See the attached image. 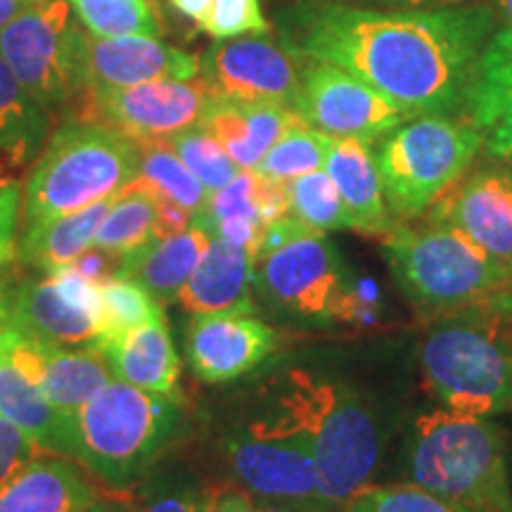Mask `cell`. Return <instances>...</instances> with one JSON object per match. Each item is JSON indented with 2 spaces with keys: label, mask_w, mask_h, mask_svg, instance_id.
Returning <instances> with one entry per match:
<instances>
[{
  "label": "cell",
  "mask_w": 512,
  "mask_h": 512,
  "mask_svg": "<svg viewBox=\"0 0 512 512\" xmlns=\"http://www.w3.org/2000/svg\"><path fill=\"white\" fill-rule=\"evenodd\" d=\"M491 29L486 5L375 10L304 0L280 15L287 50L354 74L411 119L465 105Z\"/></svg>",
  "instance_id": "1"
},
{
  "label": "cell",
  "mask_w": 512,
  "mask_h": 512,
  "mask_svg": "<svg viewBox=\"0 0 512 512\" xmlns=\"http://www.w3.org/2000/svg\"><path fill=\"white\" fill-rule=\"evenodd\" d=\"M181 427L176 399L112 380L74 413L72 460L112 494H126L152 475Z\"/></svg>",
  "instance_id": "2"
},
{
  "label": "cell",
  "mask_w": 512,
  "mask_h": 512,
  "mask_svg": "<svg viewBox=\"0 0 512 512\" xmlns=\"http://www.w3.org/2000/svg\"><path fill=\"white\" fill-rule=\"evenodd\" d=\"M411 484L456 512H512L503 437L482 415L437 408L413 425Z\"/></svg>",
  "instance_id": "3"
},
{
  "label": "cell",
  "mask_w": 512,
  "mask_h": 512,
  "mask_svg": "<svg viewBox=\"0 0 512 512\" xmlns=\"http://www.w3.org/2000/svg\"><path fill=\"white\" fill-rule=\"evenodd\" d=\"M138 171L140 147L126 133L105 121L64 124L29 171L22 197L24 233L119 195Z\"/></svg>",
  "instance_id": "4"
},
{
  "label": "cell",
  "mask_w": 512,
  "mask_h": 512,
  "mask_svg": "<svg viewBox=\"0 0 512 512\" xmlns=\"http://www.w3.org/2000/svg\"><path fill=\"white\" fill-rule=\"evenodd\" d=\"M275 413L309 441L318 489L330 512H339L380 463V434L361 399L342 384L294 370Z\"/></svg>",
  "instance_id": "5"
},
{
  "label": "cell",
  "mask_w": 512,
  "mask_h": 512,
  "mask_svg": "<svg viewBox=\"0 0 512 512\" xmlns=\"http://www.w3.org/2000/svg\"><path fill=\"white\" fill-rule=\"evenodd\" d=\"M382 245L401 290L415 306L434 313L489 309L510 280L508 268L441 223H396Z\"/></svg>",
  "instance_id": "6"
},
{
  "label": "cell",
  "mask_w": 512,
  "mask_h": 512,
  "mask_svg": "<svg viewBox=\"0 0 512 512\" xmlns=\"http://www.w3.org/2000/svg\"><path fill=\"white\" fill-rule=\"evenodd\" d=\"M482 145L475 121H453L444 114L408 119L387 133L375 157L394 219L411 221L425 214L467 174Z\"/></svg>",
  "instance_id": "7"
},
{
  "label": "cell",
  "mask_w": 512,
  "mask_h": 512,
  "mask_svg": "<svg viewBox=\"0 0 512 512\" xmlns=\"http://www.w3.org/2000/svg\"><path fill=\"white\" fill-rule=\"evenodd\" d=\"M0 57L46 112L88 91V36L69 0H36L0 29Z\"/></svg>",
  "instance_id": "8"
},
{
  "label": "cell",
  "mask_w": 512,
  "mask_h": 512,
  "mask_svg": "<svg viewBox=\"0 0 512 512\" xmlns=\"http://www.w3.org/2000/svg\"><path fill=\"white\" fill-rule=\"evenodd\" d=\"M420 363L444 408L482 418L512 408V344L494 325L437 328L422 344Z\"/></svg>",
  "instance_id": "9"
},
{
  "label": "cell",
  "mask_w": 512,
  "mask_h": 512,
  "mask_svg": "<svg viewBox=\"0 0 512 512\" xmlns=\"http://www.w3.org/2000/svg\"><path fill=\"white\" fill-rule=\"evenodd\" d=\"M254 273L261 297L294 318H349L356 311L337 249L320 230H306L259 256Z\"/></svg>",
  "instance_id": "10"
},
{
  "label": "cell",
  "mask_w": 512,
  "mask_h": 512,
  "mask_svg": "<svg viewBox=\"0 0 512 512\" xmlns=\"http://www.w3.org/2000/svg\"><path fill=\"white\" fill-rule=\"evenodd\" d=\"M223 448L230 472L254 498L330 512L320 496L309 441L280 413L230 434Z\"/></svg>",
  "instance_id": "11"
},
{
  "label": "cell",
  "mask_w": 512,
  "mask_h": 512,
  "mask_svg": "<svg viewBox=\"0 0 512 512\" xmlns=\"http://www.w3.org/2000/svg\"><path fill=\"white\" fill-rule=\"evenodd\" d=\"M8 328L29 332L64 349H98L107 335L100 285L74 268L24 280L15 287Z\"/></svg>",
  "instance_id": "12"
},
{
  "label": "cell",
  "mask_w": 512,
  "mask_h": 512,
  "mask_svg": "<svg viewBox=\"0 0 512 512\" xmlns=\"http://www.w3.org/2000/svg\"><path fill=\"white\" fill-rule=\"evenodd\" d=\"M292 110L306 126L330 138H358L373 143L403 121L406 112L377 93L366 81L328 62L306 60L302 86Z\"/></svg>",
  "instance_id": "13"
},
{
  "label": "cell",
  "mask_w": 512,
  "mask_h": 512,
  "mask_svg": "<svg viewBox=\"0 0 512 512\" xmlns=\"http://www.w3.org/2000/svg\"><path fill=\"white\" fill-rule=\"evenodd\" d=\"M299 60L266 34L221 38L204 53L200 76L214 98L292 107L304 74Z\"/></svg>",
  "instance_id": "14"
},
{
  "label": "cell",
  "mask_w": 512,
  "mask_h": 512,
  "mask_svg": "<svg viewBox=\"0 0 512 512\" xmlns=\"http://www.w3.org/2000/svg\"><path fill=\"white\" fill-rule=\"evenodd\" d=\"M211 98L214 95L202 76L183 81H147L93 93L95 110L102 121L136 143L169 140L185 128L197 126Z\"/></svg>",
  "instance_id": "15"
},
{
  "label": "cell",
  "mask_w": 512,
  "mask_h": 512,
  "mask_svg": "<svg viewBox=\"0 0 512 512\" xmlns=\"http://www.w3.org/2000/svg\"><path fill=\"white\" fill-rule=\"evenodd\" d=\"M425 221L458 230L484 254L512 273V174L479 169L451 185L430 209Z\"/></svg>",
  "instance_id": "16"
},
{
  "label": "cell",
  "mask_w": 512,
  "mask_h": 512,
  "mask_svg": "<svg viewBox=\"0 0 512 512\" xmlns=\"http://www.w3.org/2000/svg\"><path fill=\"white\" fill-rule=\"evenodd\" d=\"M0 351L64 413H76L114 380L98 349H64L43 337L8 328L0 330Z\"/></svg>",
  "instance_id": "17"
},
{
  "label": "cell",
  "mask_w": 512,
  "mask_h": 512,
  "mask_svg": "<svg viewBox=\"0 0 512 512\" xmlns=\"http://www.w3.org/2000/svg\"><path fill=\"white\" fill-rule=\"evenodd\" d=\"M185 347L192 373L219 384L264 363L278 347V335L249 313H209L190 320Z\"/></svg>",
  "instance_id": "18"
},
{
  "label": "cell",
  "mask_w": 512,
  "mask_h": 512,
  "mask_svg": "<svg viewBox=\"0 0 512 512\" xmlns=\"http://www.w3.org/2000/svg\"><path fill=\"white\" fill-rule=\"evenodd\" d=\"M200 60L157 36H88V91L128 88L147 81L195 79Z\"/></svg>",
  "instance_id": "19"
},
{
  "label": "cell",
  "mask_w": 512,
  "mask_h": 512,
  "mask_svg": "<svg viewBox=\"0 0 512 512\" xmlns=\"http://www.w3.org/2000/svg\"><path fill=\"white\" fill-rule=\"evenodd\" d=\"M102 496L76 460L38 453L0 486V512H81Z\"/></svg>",
  "instance_id": "20"
},
{
  "label": "cell",
  "mask_w": 512,
  "mask_h": 512,
  "mask_svg": "<svg viewBox=\"0 0 512 512\" xmlns=\"http://www.w3.org/2000/svg\"><path fill=\"white\" fill-rule=\"evenodd\" d=\"M98 351L110 366L114 380L171 399L178 396L183 366L166 316L131 330L107 332L100 339Z\"/></svg>",
  "instance_id": "21"
},
{
  "label": "cell",
  "mask_w": 512,
  "mask_h": 512,
  "mask_svg": "<svg viewBox=\"0 0 512 512\" xmlns=\"http://www.w3.org/2000/svg\"><path fill=\"white\" fill-rule=\"evenodd\" d=\"M254 259L233 242L211 235L202 261L178 292V302L195 316L209 313H252L254 304Z\"/></svg>",
  "instance_id": "22"
},
{
  "label": "cell",
  "mask_w": 512,
  "mask_h": 512,
  "mask_svg": "<svg viewBox=\"0 0 512 512\" xmlns=\"http://www.w3.org/2000/svg\"><path fill=\"white\" fill-rule=\"evenodd\" d=\"M323 169L342 197L349 228L384 238L396 226L384 200L380 166L370 143L358 138H332Z\"/></svg>",
  "instance_id": "23"
},
{
  "label": "cell",
  "mask_w": 512,
  "mask_h": 512,
  "mask_svg": "<svg viewBox=\"0 0 512 512\" xmlns=\"http://www.w3.org/2000/svg\"><path fill=\"white\" fill-rule=\"evenodd\" d=\"M302 124L299 114L285 105H249L211 98L200 126L226 147L240 171L256 169L266 152L292 126Z\"/></svg>",
  "instance_id": "24"
},
{
  "label": "cell",
  "mask_w": 512,
  "mask_h": 512,
  "mask_svg": "<svg viewBox=\"0 0 512 512\" xmlns=\"http://www.w3.org/2000/svg\"><path fill=\"white\" fill-rule=\"evenodd\" d=\"M472 121L482 131L489 155L512 157V31L501 29L479 55L470 88Z\"/></svg>",
  "instance_id": "25"
},
{
  "label": "cell",
  "mask_w": 512,
  "mask_h": 512,
  "mask_svg": "<svg viewBox=\"0 0 512 512\" xmlns=\"http://www.w3.org/2000/svg\"><path fill=\"white\" fill-rule=\"evenodd\" d=\"M209 242V230L192 223L183 233L152 240L150 245L121 256L117 278L136 280L157 302H171L202 261Z\"/></svg>",
  "instance_id": "26"
},
{
  "label": "cell",
  "mask_w": 512,
  "mask_h": 512,
  "mask_svg": "<svg viewBox=\"0 0 512 512\" xmlns=\"http://www.w3.org/2000/svg\"><path fill=\"white\" fill-rule=\"evenodd\" d=\"M0 413L46 453L72 458L74 413H64L0 351Z\"/></svg>",
  "instance_id": "27"
},
{
  "label": "cell",
  "mask_w": 512,
  "mask_h": 512,
  "mask_svg": "<svg viewBox=\"0 0 512 512\" xmlns=\"http://www.w3.org/2000/svg\"><path fill=\"white\" fill-rule=\"evenodd\" d=\"M48 136V112L29 98L0 57V185L19 183Z\"/></svg>",
  "instance_id": "28"
},
{
  "label": "cell",
  "mask_w": 512,
  "mask_h": 512,
  "mask_svg": "<svg viewBox=\"0 0 512 512\" xmlns=\"http://www.w3.org/2000/svg\"><path fill=\"white\" fill-rule=\"evenodd\" d=\"M119 195L105 197L91 207L74 211V214H64L60 219L43 223L41 228L31 230V233H24L19 238L17 259L41 268L43 273H57L72 266L76 256L93 245L102 219L112 209V204L119 200Z\"/></svg>",
  "instance_id": "29"
},
{
  "label": "cell",
  "mask_w": 512,
  "mask_h": 512,
  "mask_svg": "<svg viewBox=\"0 0 512 512\" xmlns=\"http://www.w3.org/2000/svg\"><path fill=\"white\" fill-rule=\"evenodd\" d=\"M152 240H157V192L136 176L102 219L93 247L126 256Z\"/></svg>",
  "instance_id": "30"
},
{
  "label": "cell",
  "mask_w": 512,
  "mask_h": 512,
  "mask_svg": "<svg viewBox=\"0 0 512 512\" xmlns=\"http://www.w3.org/2000/svg\"><path fill=\"white\" fill-rule=\"evenodd\" d=\"M140 147L138 176L152 185L159 195L169 197L185 207L195 219L207 207L211 192L192 176V171L181 162L169 140H145Z\"/></svg>",
  "instance_id": "31"
},
{
  "label": "cell",
  "mask_w": 512,
  "mask_h": 512,
  "mask_svg": "<svg viewBox=\"0 0 512 512\" xmlns=\"http://www.w3.org/2000/svg\"><path fill=\"white\" fill-rule=\"evenodd\" d=\"M81 27L93 38L162 34L152 0H69Z\"/></svg>",
  "instance_id": "32"
},
{
  "label": "cell",
  "mask_w": 512,
  "mask_h": 512,
  "mask_svg": "<svg viewBox=\"0 0 512 512\" xmlns=\"http://www.w3.org/2000/svg\"><path fill=\"white\" fill-rule=\"evenodd\" d=\"M214 494L183 472H164L126 491L124 505L126 512H211Z\"/></svg>",
  "instance_id": "33"
},
{
  "label": "cell",
  "mask_w": 512,
  "mask_h": 512,
  "mask_svg": "<svg viewBox=\"0 0 512 512\" xmlns=\"http://www.w3.org/2000/svg\"><path fill=\"white\" fill-rule=\"evenodd\" d=\"M330 143V136L302 121L278 138V143L266 152V157L256 164L254 171L264 178L290 183L294 178L323 169Z\"/></svg>",
  "instance_id": "34"
},
{
  "label": "cell",
  "mask_w": 512,
  "mask_h": 512,
  "mask_svg": "<svg viewBox=\"0 0 512 512\" xmlns=\"http://www.w3.org/2000/svg\"><path fill=\"white\" fill-rule=\"evenodd\" d=\"M287 188H290L292 216H297L306 226L320 230V233L349 228L347 209H344L342 197L325 169L294 178L287 183Z\"/></svg>",
  "instance_id": "35"
},
{
  "label": "cell",
  "mask_w": 512,
  "mask_h": 512,
  "mask_svg": "<svg viewBox=\"0 0 512 512\" xmlns=\"http://www.w3.org/2000/svg\"><path fill=\"white\" fill-rule=\"evenodd\" d=\"M169 143L181 157V162L192 171V176L209 192L223 188L238 176V164L230 159L226 147L200 124L171 136Z\"/></svg>",
  "instance_id": "36"
},
{
  "label": "cell",
  "mask_w": 512,
  "mask_h": 512,
  "mask_svg": "<svg viewBox=\"0 0 512 512\" xmlns=\"http://www.w3.org/2000/svg\"><path fill=\"white\" fill-rule=\"evenodd\" d=\"M105 302L107 332L138 328L150 320L164 318L162 302H157L143 285L131 278H110L100 285Z\"/></svg>",
  "instance_id": "37"
},
{
  "label": "cell",
  "mask_w": 512,
  "mask_h": 512,
  "mask_svg": "<svg viewBox=\"0 0 512 512\" xmlns=\"http://www.w3.org/2000/svg\"><path fill=\"white\" fill-rule=\"evenodd\" d=\"M339 512H456L430 491L415 484L375 486L368 484L356 491Z\"/></svg>",
  "instance_id": "38"
},
{
  "label": "cell",
  "mask_w": 512,
  "mask_h": 512,
  "mask_svg": "<svg viewBox=\"0 0 512 512\" xmlns=\"http://www.w3.org/2000/svg\"><path fill=\"white\" fill-rule=\"evenodd\" d=\"M214 41L252 34H268V19L259 0H214L200 27Z\"/></svg>",
  "instance_id": "39"
},
{
  "label": "cell",
  "mask_w": 512,
  "mask_h": 512,
  "mask_svg": "<svg viewBox=\"0 0 512 512\" xmlns=\"http://www.w3.org/2000/svg\"><path fill=\"white\" fill-rule=\"evenodd\" d=\"M41 451L27 434L0 413V486L15 475L22 465H27L31 458H36Z\"/></svg>",
  "instance_id": "40"
},
{
  "label": "cell",
  "mask_w": 512,
  "mask_h": 512,
  "mask_svg": "<svg viewBox=\"0 0 512 512\" xmlns=\"http://www.w3.org/2000/svg\"><path fill=\"white\" fill-rule=\"evenodd\" d=\"M19 209H22L19 183L0 185V268L17 259Z\"/></svg>",
  "instance_id": "41"
},
{
  "label": "cell",
  "mask_w": 512,
  "mask_h": 512,
  "mask_svg": "<svg viewBox=\"0 0 512 512\" xmlns=\"http://www.w3.org/2000/svg\"><path fill=\"white\" fill-rule=\"evenodd\" d=\"M119 266H121L119 254H112V252H107V249L91 245L86 252H81L79 256H76L74 264L67 268H74V271L83 275V278L93 280L95 285H102V283H107L110 278H117Z\"/></svg>",
  "instance_id": "42"
},
{
  "label": "cell",
  "mask_w": 512,
  "mask_h": 512,
  "mask_svg": "<svg viewBox=\"0 0 512 512\" xmlns=\"http://www.w3.org/2000/svg\"><path fill=\"white\" fill-rule=\"evenodd\" d=\"M192 226V214L181 204L157 192V240L183 233Z\"/></svg>",
  "instance_id": "43"
},
{
  "label": "cell",
  "mask_w": 512,
  "mask_h": 512,
  "mask_svg": "<svg viewBox=\"0 0 512 512\" xmlns=\"http://www.w3.org/2000/svg\"><path fill=\"white\" fill-rule=\"evenodd\" d=\"M211 512H256L254 496L242 486H223V489H216Z\"/></svg>",
  "instance_id": "44"
},
{
  "label": "cell",
  "mask_w": 512,
  "mask_h": 512,
  "mask_svg": "<svg viewBox=\"0 0 512 512\" xmlns=\"http://www.w3.org/2000/svg\"><path fill=\"white\" fill-rule=\"evenodd\" d=\"M366 3L363 8L375 10H434V8H453L460 0H358Z\"/></svg>",
  "instance_id": "45"
},
{
  "label": "cell",
  "mask_w": 512,
  "mask_h": 512,
  "mask_svg": "<svg viewBox=\"0 0 512 512\" xmlns=\"http://www.w3.org/2000/svg\"><path fill=\"white\" fill-rule=\"evenodd\" d=\"M211 3H214V0H171V5H174L183 17L192 19L197 27H202L204 19H207Z\"/></svg>",
  "instance_id": "46"
},
{
  "label": "cell",
  "mask_w": 512,
  "mask_h": 512,
  "mask_svg": "<svg viewBox=\"0 0 512 512\" xmlns=\"http://www.w3.org/2000/svg\"><path fill=\"white\" fill-rule=\"evenodd\" d=\"M15 287L17 285H12L10 273H0V330H8V325H10Z\"/></svg>",
  "instance_id": "47"
},
{
  "label": "cell",
  "mask_w": 512,
  "mask_h": 512,
  "mask_svg": "<svg viewBox=\"0 0 512 512\" xmlns=\"http://www.w3.org/2000/svg\"><path fill=\"white\" fill-rule=\"evenodd\" d=\"M81 512H126L124 505V494H114V496H102L98 503H93L91 508L81 510Z\"/></svg>",
  "instance_id": "48"
},
{
  "label": "cell",
  "mask_w": 512,
  "mask_h": 512,
  "mask_svg": "<svg viewBox=\"0 0 512 512\" xmlns=\"http://www.w3.org/2000/svg\"><path fill=\"white\" fill-rule=\"evenodd\" d=\"M24 8H27L24 0H0V29L10 24Z\"/></svg>",
  "instance_id": "49"
},
{
  "label": "cell",
  "mask_w": 512,
  "mask_h": 512,
  "mask_svg": "<svg viewBox=\"0 0 512 512\" xmlns=\"http://www.w3.org/2000/svg\"><path fill=\"white\" fill-rule=\"evenodd\" d=\"M256 512H313L306 508H299V505L290 503H275V501H261V498H254Z\"/></svg>",
  "instance_id": "50"
},
{
  "label": "cell",
  "mask_w": 512,
  "mask_h": 512,
  "mask_svg": "<svg viewBox=\"0 0 512 512\" xmlns=\"http://www.w3.org/2000/svg\"><path fill=\"white\" fill-rule=\"evenodd\" d=\"M489 309L503 311V313H512V273H510L508 285H505L503 290H501V294H498L494 302H491Z\"/></svg>",
  "instance_id": "51"
},
{
  "label": "cell",
  "mask_w": 512,
  "mask_h": 512,
  "mask_svg": "<svg viewBox=\"0 0 512 512\" xmlns=\"http://www.w3.org/2000/svg\"><path fill=\"white\" fill-rule=\"evenodd\" d=\"M498 10H501V15L505 19V24H508V29L512 31V0H496Z\"/></svg>",
  "instance_id": "52"
},
{
  "label": "cell",
  "mask_w": 512,
  "mask_h": 512,
  "mask_svg": "<svg viewBox=\"0 0 512 512\" xmlns=\"http://www.w3.org/2000/svg\"><path fill=\"white\" fill-rule=\"evenodd\" d=\"M24 3H27V5H29V3H36V0H24Z\"/></svg>",
  "instance_id": "53"
}]
</instances>
